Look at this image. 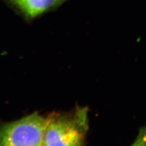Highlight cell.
Masks as SVG:
<instances>
[{
  "label": "cell",
  "instance_id": "obj_4",
  "mask_svg": "<svg viewBox=\"0 0 146 146\" xmlns=\"http://www.w3.org/2000/svg\"><path fill=\"white\" fill-rule=\"evenodd\" d=\"M130 146H146V125L141 128L136 139Z\"/></svg>",
  "mask_w": 146,
  "mask_h": 146
},
{
  "label": "cell",
  "instance_id": "obj_1",
  "mask_svg": "<svg viewBox=\"0 0 146 146\" xmlns=\"http://www.w3.org/2000/svg\"><path fill=\"white\" fill-rule=\"evenodd\" d=\"M88 129V109L49 117L42 146H84Z\"/></svg>",
  "mask_w": 146,
  "mask_h": 146
},
{
  "label": "cell",
  "instance_id": "obj_3",
  "mask_svg": "<svg viewBox=\"0 0 146 146\" xmlns=\"http://www.w3.org/2000/svg\"><path fill=\"white\" fill-rule=\"evenodd\" d=\"M17 8L29 19H33L43 13L62 5L67 0H11Z\"/></svg>",
  "mask_w": 146,
  "mask_h": 146
},
{
  "label": "cell",
  "instance_id": "obj_2",
  "mask_svg": "<svg viewBox=\"0 0 146 146\" xmlns=\"http://www.w3.org/2000/svg\"><path fill=\"white\" fill-rule=\"evenodd\" d=\"M48 121L35 112L4 124L0 129V146H42Z\"/></svg>",
  "mask_w": 146,
  "mask_h": 146
}]
</instances>
